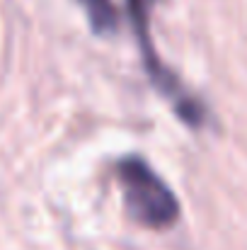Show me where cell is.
<instances>
[{"label":"cell","instance_id":"1","mask_svg":"<svg viewBox=\"0 0 247 250\" xmlns=\"http://www.w3.org/2000/svg\"><path fill=\"white\" fill-rule=\"evenodd\" d=\"M116 175L136 221L151 229H167L177 221L179 204L174 192L141 156H124L116 163Z\"/></svg>","mask_w":247,"mask_h":250},{"label":"cell","instance_id":"2","mask_svg":"<svg viewBox=\"0 0 247 250\" xmlns=\"http://www.w3.org/2000/svg\"><path fill=\"white\" fill-rule=\"evenodd\" d=\"M155 0H126L129 5V12H131V20H133V29L138 34V46H141V56H143V63L153 78V83L158 85V90L167 95L177 109V114L187 122V124H194L199 126L209 112L206 107L201 104V100H196L184 85L177 81V76L172 71H167L163 66V61L158 59L153 44H151V37H148V12H151V5Z\"/></svg>","mask_w":247,"mask_h":250},{"label":"cell","instance_id":"3","mask_svg":"<svg viewBox=\"0 0 247 250\" xmlns=\"http://www.w3.org/2000/svg\"><path fill=\"white\" fill-rule=\"evenodd\" d=\"M80 2L97 32H107L116 27V12L112 0H80Z\"/></svg>","mask_w":247,"mask_h":250}]
</instances>
